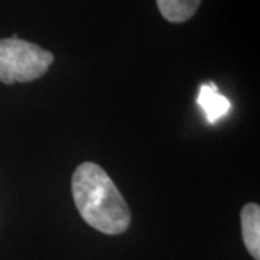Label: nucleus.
I'll return each mask as SVG.
<instances>
[{
    "instance_id": "1",
    "label": "nucleus",
    "mask_w": 260,
    "mask_h": 260,
    "mask_svg": "<svg viewBox=\"0 0 260 260\" xmlns=\"http://www.w3.org/2000/svg\"><path fill=\"white\" fill-rule=\"evenodd\" d=\"M71 191L78 213L93 229L109 236H117L129 229V205L100 165L84 162L77 168Z\"/></svg>"
},
{
    "instance_id": "2",
    "label": "nucleus",
    "mask_w": 260,
    "mask_h": 260,
    "mask_svg": "<svg viewBox=\"0 0 260 260\" xmlns=\"http://www.w3.org/2000/svg\"><path fill=\"white\" fill-rule=\"evenodd\" d=\"M54 55L37 44L19 38L0 39V81L29 83L47 74Z\"/></svg>"
},
{
    "instance_id": "3",
    "label": "nucleus",
    "mask_w": 260,
    "mask_h": 260,
    "mask_svg": "<svg viewBox=\"0 0 260 260\" xmlns=\"http://www.w3.org/2000/svg\"><path fill=\"white\" fill-rule=\"evenodd\" d=\"M197 103L204 110L205 117L211 124L223 119L232 110V103L223 94L218 93V88L213 81H208L200 87Z\"/></svg>"
},
{
    "instance_id": "4",
    "label": "nucleus",
    "mask_w": 260,
    "mask_h": 260,
    "mask_svg": "<svg viewBox=\"0 0 260 260\" xmlns=\"http://www.w3.org/2000/svg\"><path fill=\"white\" fill-rule=\"evenodd\" d=\"M242 237L247 251L254 260H260V207L254 203L246 204L240 213Z\"/></svg>"
},
{
    "instance_id": "5",
    "label": "nucleus",
    "mask_w": 260,
    "mask_h": 260,
    "mask_svg": "<svg viewBox=\"0 0 260 260\" xmlns=\"http://www.w3.org/2000/svg\"><path fill=\"white\" fill-rule=\"evenodd\" d=\"M160 15L172 23H182L195 15L201 0H156Z\"/></svg>"
}]
</instances>
